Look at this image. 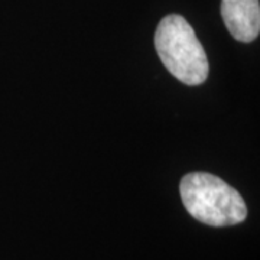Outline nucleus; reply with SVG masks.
I'll return each mask as SVG.
<instances>
[{
	"mask_svg": "<svg viewBox=\"0 0 260 260\" xmlns=\"http://www.w3.org/2000/svg\"><path fill=\"white\" fill-rule=\"evenodd\" d=\"M179 192L186 211L201 223L225 227L247 217L246 203L233 186L208 172H191L181 179Z\"/></svg>",
	"mask_w": 260,
	"mask_h": 260,
	"instance_id": "1",
	"label": "nucleus"
},
{
	"mask_svg": "<svg viewBox=\"0 0 260 260\" xmlns=\"http://www.w3.org/2000/svg\"><path fill=\"white\" fill-rule=\"evenodd\" d=\"M221 16L234 39L247 44L259 37V0H221Z\"/></svg>",
	"mask_w": 260,
	"mask_h": 260,
	"instance_id": "3",
	"label": "nucleus"
},
{
	"mask_svg": "<svg viewBox=\"0 0 260 260\" xmlns=\"http://www.w3.org/2000/svg\"><path fill=\"white\" fill-rule=\"evenodd\" d=\"M155 48L162 64L186 85H200L207 80L210 65L204 47L192 26L179 15H168L159 22Z\"/></svg>",
	"mask_w": 260,
	"mask_h": 260,
	"instance_id": "2",
	"label": "nucleus"
}]
</instances>
